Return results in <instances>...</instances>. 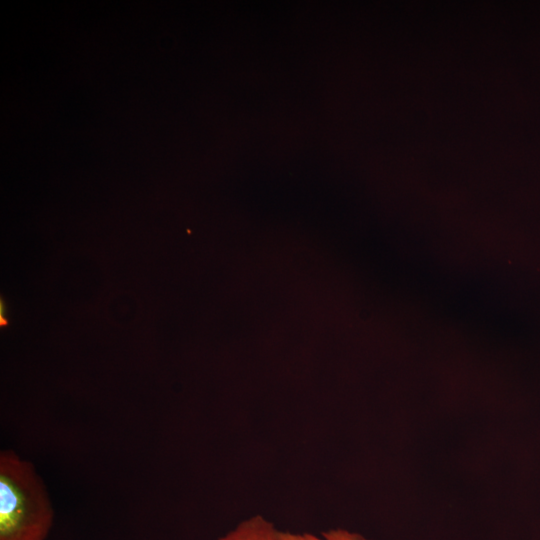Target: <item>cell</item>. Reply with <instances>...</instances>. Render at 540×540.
<instances>
[{
  "mask_svg": "<svg viewBox=\"0 0 540 540\" xmlns=\"http://www.w3.org/2000/svg\"><path fill=\"white\" fill-rule=\"evenodd\" d=\"M54 521L42 478L14 451L0 454V540H46Z\"/></svg>",
  "mask_w": 540,
  "mask_h": 540,
  "instance_id": "obj_1",
  "label": "cell"
},
{
  "mask_svg": "<svg viewBox=\"0 0 540 540\" xmlns=\"http://www.w3.org/2000/svg\"><path fill=\"white\" fill-rule=\"evenodd\" d=\"M279 530L262 515H254L241 521L216 540H282Z\"/></svg>",
  "mask_w": 540,
  "mask_h": 540,
  "instance_id": "obj_2",
  "label": "cell"
},
{
  "mask_svg": "<svg viewBox=\"0 0 540 540\" xmlns=\"http://www.w3.org/2000/svg\"><path fill=\"white\" fill-rule=\"evenodd\" d=\"M282 540H370L345 528H332L319 534L310 532H281Z\"/></svg>",
  "mask_w": 540,
  "mask_h": 540,
  "instance_id": "obj_3",
  "label": "cell"
}]
</instances>
